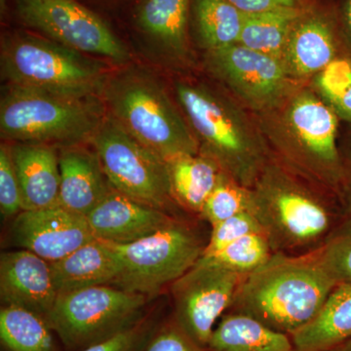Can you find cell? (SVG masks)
Masks as SVG:
<instances>
[{"label": "cell", "instance_id": "1", "mask_svg": "<svg viewBox=\"0 0 351 351\" xmlns=\"http://www.w3.org/2000/svg\"><path fill=\"white\" fill-rule=\"evenodd\" d=\"M336 285L315 250L276 252L247 276L230 311L290 336L313 319Z\"/></svg>", "mask_w": 351, "mask_h": 351}, {"label": "cell", "instance_id": "2", "mask_svg": "<svg viewBox=\"0 0 351 351\" xmlns=\"http://www.w3.org/2000/svg\"><path fill=\"white\" fill-rule=\"evenodd\" d=\"M298 177L270 159L251 189L250 212L274 253L300 255L316 250L341 219Z\"/></svg>", "mask_w": 351, "mask_h": 351}, {"label": "cell", "instance_id": "3", "mask_svg": "<svg viewBox=\"0 0 351 351\" xmlns=\"http://www.w3.org/2000/svg\"><path fill=\"white\" fill-rule=\"evenodd\" d=\"M178 100L195 134L199 154L252 189L270 160L263 138L230 101L204 85L179 82Z\"/></svg>", "mask_w": 351, "mask_h": 351}, {"label": "cell", "instance_id": "4", "mask_svg": "<svg viewBox=\"0 0 351 351\" xmlns=\"http://www.w3.org/2000/svg\"><path fill=\"white\" fill-rule=\"evenodd\" d=\"M103 101L110 117L164 160L199 154L189 122L162 85L145 69L128 68L112 73Z\"/></svg>", "mask_w": 351, "mask_h": 351}, {"label": "cell", "instance_id": "5", "mask_svg": "<svg viewBox=\"0 0 351 351\" xmlns=\"http://www.w3.org/2000/svg\"><path fill=\"white\" fill-rule=\"evenodd\" d=\"M0 69L7 85L71 98H103L112 73L96 58L25 32L2 38Z\"/></svg>", "mask_w": 351, "mask_h": 351}, {"label": "cell", "instance_id": "6", "mask_svg": "<svg viewBox=\"0 0 351 351\" xmlns=\"http://www.w3.org/2000/svg\"><path fill=\"white\" fill-rule=\"evenodd\" d=\"M107 113L103 98H71L6 84L0 99V135L59 149L83 145L91 142Z\"/></svg>", "mask_w": 351, "mask_h": 351}, {"label": "cell", "instance_id": "7", "mask_svg": "<svg viewBox=\"0 0 351 351\" xmlns=\"http://www.w3.org/2000/svg\"><path fill=\"white\" fill-rule=\"evenodd\" d=\"M283 126L285 133L274 137L283 165L307 181L332 191L341 189L343 164L337 145L334 110L304 92L289 104Z\"/></svg>", "mask_w": 351, "mask_h": 351}, {"label": "cell", "instance_id": "8", "mask_svg": "<svg viewBox=\"0 0 351 351\" xmlns=\"http://www.w3.org/2000/svg\"><path fill=\"white\" fill-rule=\"evenodd\" d=\"M149 302L117 286H95L58 295L46 321L68 350L82 351L135 326Z\"/></svg>", "mask_w": 351, "mask_h": 351}, {"label": "cell", "instance_id": "9", "mask_svg": "<svg viewBox=\"0 0 351 351\" xmlns=\"http://www.w3.org/2000/svg\"><path fill=\"white\" fill-rule=\"evenodd\" d=\"M90 144L110 186L132 199L175 215L167 162L132 137L108 113Z\"/></svg>", "mask_w": 351, "mask_h": 351}, {"label": "cell", "instance_id": "10", "mask_svg": "<svg viewBox=\"0 0 351 351\" xmlns=\"http://www.w3.org/2000/svg\"><path fill=\"white\" fill-rule=\"evenodd\" d=\"M112 246L121 267L113 286L151 299L195 267L206 243L191 226L178 219L145 239Z\"/></svg>", "mask_w": 351, "mask_h": 351}, {"label": "cell", "instance_id": "11", "mask_svg": "<svg viewBox=\"0 0 351 351\" xmlns=\"http://www.w3.org/2000/svg\"><path fill=\"white\" fill-rule=\"evenodd\" d=\"M16 12L27 27L51 40L114 64L131 59L126 46L103 20L76 0H14Z\"/></svg>", "mask_w": 351, "mask_h": 351}, {"label": "cell", "instance_id": "12", "mask_svg": "<svg viewBox=\"0 0 351 351\" xmlns=\"http://www.w3.org/2000/svg\"><path fill=\"white\" fill-rule=\"evenodd\" d=\"M246 274L195 263L170 286L175 322L207 348L219 318L230 311Z\"/></svg>", "mask_w": 351, "mask_h": 351}, {"label": "cell", "instance_id": "13", "mask_svg": "<svg viewBox=\"0 0 351 351\" xmlns=\"http://www.w3.org/2000/svg\"><path fill=\"white\" fill-rule=\"evenodd\" d=\"M206 64L252 108L276 107L288 92L291 76L282 60L241 44L207 51Z\"/></svg>", "mask_w": 351, "mask_h": 351}, {"label": "cell", "instance_id": "14", "mask_svg": "<svg viewBox=\"0 0 351 351\" xmlns=\"http://www.w3.org/2000/svg\"><path fill=\"white\" fill-rule=\"evenodd\" d=\"M10 235L14 244L49 263L95 239L86 217L60 205L21 212L13 219Z\"/></svg>", "mask_w": 351, "mask_h": 351}, {"label": "cell", "instance_id": "15", "mask_svg": "<svg viewBox=\"0 0 351 351\" xmlns=\"http://www.w3.org/2000/svg\"><path fill=\"white\" fill-rule=\"evenodd\" d=\"M51 263L25 249L0 255V298L3 306L47 318L58 299Z\"/></svg>", "mask_w": 351, "mask_h": 351}, {"label": "cell", "instance_id": "16", "mask_svg": "<svg viewBox=\"0 0 351 351\" xmlns=\"http://www.w3.org/2000/svg\"><path fill=\"white\" fill-rule=\"evenodd\" d=\"M96 239L115 245L133 243L172 225L178 219L112 189L86 216Z\"/></svg>", "mask_w": 351, "mask_h": 351}, {"label": "cell", "instance_id": "17", "mask_svg": "<svg viewBox=\"0 0 351 351\" xmlns=\"http://www.w3.org/2000/svg\"><path fill=\"white\" fill-rule=\"evenodd\" d=\"M59 164L60 206L86 217L112 189L100 159L94 149L71 145L59 149Z\"/></svg>", "mask_w": 351, "mask_h": 351}, {"label": "cell", "instance_id": "18", "mask_svg": "<svg viewBox=\"0 0 351 351\" xmlns=\"http://www.w3.org/2000/svg\"><path fill=\"white\" fill-rule=\"evenodd\" d=\"M22 191L23 211L59 205V152L54 145L16 143L11 145Z\"/></svg>", "mask_w": 351, "mask_h": 351}, {"label": "cell", "instance_id": "19", "mask_svg": "<svg viewBox=\"0 0 351 351\" xmlns=\"http://www.w3.org/2000/svg\"><path fill=\"white\" fill-rule=\"evenodd\" d=\"M50 263L58 295L95 286H113L121 271L112 244L96 239L62 260Z\"/></svg>", "mask_w": 351, "mask_h": 351}, {"label": "cell", "instance_id": "20", "mask_svg": "<svg viewBox=\"0 0 351 351\" xmlns=\"http://www.w3.org/2000/svg\"><path fill=\"white\" fill-rule=\"evenodd\" d=\"M189 9V0H140L136 24L161 55L180 59L188 51Z\"/></svg>", "mask_w": 351, "mask_h": 351}, {"label": "cell", "instance_id": "21", "mask_svg": "<svg viewBox=\"0 0 351 351\" xmlns=\"http://www.w3.org/2000/svg\"><path fill=\"white\" fill-rule=\"evenodd\" d=\"M336 39L332 25L323 17H302L291 32L282 61L290 76L319 73L336 59Z\"/></svg>", "mask_w": 351, "mask_h": 351}, {"label": "cell", "instance_id": "22", "mask_svg": "<svg viewBox=\"0 0 351 351\" xmlns=\"http://www.w3.org/2000/svg\"><path fill=\"white\" fill-rule=\"evenodd\" d=\"M295 351H332L351 339V282L335 286L306 325L290 335Z\"/></svg>", "mask_w": 351, "mask_h": 351}, {"label": "cell", "instance_id": "23", "mask_svg": "<svg viewBox=\"0 0 351 351\" xmlns=\"http://www.w3.org/2000/svg\"><path fill=\"white\" fill-rule=\"evenodd\" d=\"M228 313L215 328L208 351H295L291 337L285 332L246 314Z\"/></svg>", "mask_w": 351, "mask_h": 351}, {"label": "cell", "instance_id": "24", "mask_svg": "<svg viewBox=\"0 0 351 351\" xmlns=\"http://www.w3.org/2000/svg\"><path fill=\"white\" fill-rule=\"evenodd\" d=\"M166 162L175 202L179 208L199 216L223 171L213 159L200 154Z\"/></svg>", "mask_w": 351, "mask_h": 351}, {"label": "cell", "instance_id": "25", "mask_svg": "<svg viewBox=\"0 0 351 351\" xmlns=\"http://www.w3.org/2000/svg\"><path fill=\"white\" fill-rule=\"evenodd\" d=\"M302 16L300 7L245 15L239 43L282 60L291 32Z\"/></svg>", "mask_w": 351, "mask_h": 351}, {"label": "cell", "instance_id": "26", "mask_svg": "<svg viewBox=\"0 0 351 351\" xmlns=\"http://www.w3.org/2000/svg\"><path fill=\"white\" fill-rule=\"evenodd\" d=\"M196 32L207 51L239 43L244 14L228 0H193Z\"/></svg>", "mask_w": 351, "mask_h": 351}, {"label": "cell", "instance_id": "27", "mask_svg": "<svg viewBox=\"0 0 351 351\" xmlns=\"http://www.w3.org/2000/svg\"><path fill=\"white\" fill-rule=\"evenodd\" d=\"M53 332L43 316L22 307L2 306L0 339L9 351H54Z\"/></svg>", "mask_w": 351, "mask_h": 351}, {"label": "cell", "instance_id": "28", "mask_svg": "<svg viewBox=\"0 0 351 351\" xmlns=\"http://www.w3.org/2000/svg\"><path fill=\"white\" fill-rule=\"evenodd\" d=\"M274 253L267 237L263 232H256L245 235L217 253L202 256L196 263L214 265L248 276L267 262Z\"/></svg>", "mask_w": 351, "mask_h": 351}, {"label": "cell", "instance_id": "29", "mask_svg": "<svg viewBox=\"0 0 351 351\" xmlns=\"http://www.w3.org/2000/svg\"><path fill=\"white\" fill-rule=\"evenodd\" d=\"M251 203V189L241 186L223 172L216 188L205 202L199 217L213 226L237 215L250 212Z\"/></svg>", "mask_w": 351, "mask_h": 351}, {"label": "cell", "instance_id": "30", "mask_svg": "<svg viewBox=\"0 0 351 351\" xmlns=\"http://www.w3.org/2000/svg\"><path fill=\"white\" fill-rule=\"evenodd\" d=\"M315 251L337 285L351 282V216L341 219Z\"/></svg>", "mask_w": 351, "mask_h": 351}, {"label": "cell", "instance_id": "31", "mask_svg": "<svg viewBox=\"0 0 351 351\" xmlns=\"http://www.w3.org/2000/svg\"><path fill=\"white\" fill-rule=\"evenodd\" d=\"M316 84L334 112L351 121L350 60H332L318 73Z\"/></svg>", "mask_w": 351, "mask_h": 351}, {"label": "cell", "instance_id": "32", "mask_svg": "<svg viewBox=\"0 0 351 351\" xmlns=\"http://www.w3.org/2000/svg\"><path fill=\"white\" fill-rule=\"evenodd\" d=\"M23 211L22 191L11 145L0 147V212L2 218L14 219Z\"/></svg>", "mask_w": 351, "mask_h": 351}, {"label": "cell", "instance_id": "33", "mask_svg": "<svg viewBox=\"0 0 351 351\" xmlns=\"http://www.w3.org/2000/svg\"><path fill=\"white\" fill-rule=\"evenodd\" d=\"M211 228V234L206 242L202 256L217 253L245 235L263 232L260 223L251 212L237 215L232 218L219 221Z\"/></svg>", "mask_w": 351, "mask_h": 351}, {"label": "cell", "instance_id": "34", "mask_svg": "<svg viewBox=\"0 0 351 351\" xmlns=\"http://www.w3.org/2000/svg\"><path fill=\"white\" fill-rule=\"evenodd\" d=\"M157 328L154 317L147 315L135 326L82 351H144Z\"/></svg>", "mask_w": 351, "mask_h": 351}, {"label": "cell", "instance_id": "35", "mask_svg": "<svg viewBox=\"0 0 351 351\" xmlns=\"http://www.w3.org/2000/svg\"><path fill=\"white\" fill-rule=\"evenodd\" d=\"M144 351H208L196 343L174 319L157 328Z\"/></svg>", "mask_w": 351, "mask_h": 351}, {"label": "cell", "instance_id": "36", "mask_svg": "<svg viewBox=\"0 0 351 351\" xmlns=\"http://www.w3.org/2000/svg\"><path fill=\"white\" fill-rule=\"evenodd\" d=\"M244 15L267 12L280 8H297L301 0H228Z\"/></svg>", "mask_w": 351, "mask_h": 351}, {"label": "cell", "instance_id": "37", "mask_svg": "<svg viewBox=\"0 0 351 351\" xmlns=\"http://www.w3.org/2000/svg\"><path fill=\"white\" fill-rule=\"evenodd\" d=\"M343 164V180L341 184L343 200H345L346 216H351V141L346 152Z\"/></svg>", "mask_w": 351, "mask_h": 351}, {"label": "cell", "instance_id": "38", "mask_svg": "<svg viewBox=\"0 0 351 351\" xmlns=\"http://www.w3.org/2000/svg\"><path fill=\"white\" fill-rule=\"evenodd\" d=\"M341 19L346 36L351 41V0H341Z\"/></svg>", "mask_w": 351, "mask_h": 351}, {"label": "cell", "instance_id": "39", "mask_svg": "<svg viewBox=\"0 0 351 351\" xmlns=\"http://www.w3.org/2000/svg\"><path fill=\"white\" fill-rule=\"evenodd\" d=\"M336 351H351V339H348V341H346L343 345L339 346V348L335 350Z\"/></svg>", "mask_w": 351, "mask_h": 351}, {"label": "cell", "instance_id": "40", "mask_svg": "<svg viewBox=\"0 0 351 351\" xmlns=\"http://www.w3.org/2000/svg\"><path fill=\"white\" fill-rule=\"evenodd\" d=\"M332 351H336V350H332Z\"/></svg>", "mask_w": 351, "mask_h": 351}]
</instances>
